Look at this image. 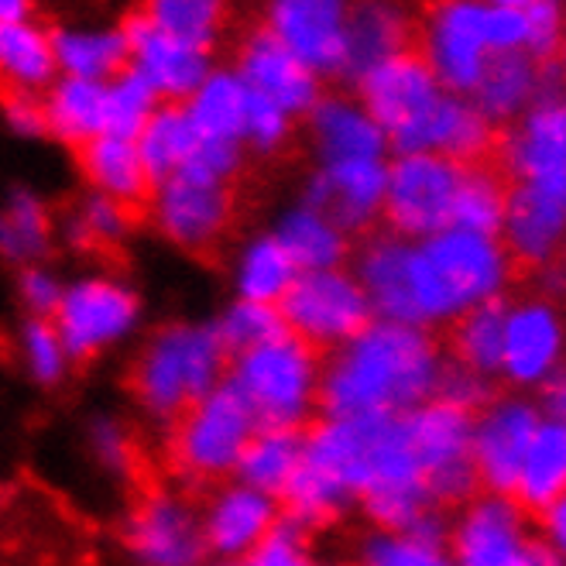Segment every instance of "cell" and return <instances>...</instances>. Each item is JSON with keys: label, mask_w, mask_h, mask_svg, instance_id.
<instances>
[{"label": "cell", "mask_w": 566, "mask_h": 566, "mask_svg": "<svg viewBox=\"0 0 566 566\" xmlns=\"http://www.w3.org/2000/svg\"><path fill=\"white\" fill-rule=\"evenodd\" d=\"M388 161H333L316 165L303 186L298 203L319 210L333 220L347 238L371 234L381 220Z\"/></svg>", "instance_id": "44dd1931"}, {"label": "cell", "mask_w": 566, "mask_h": 566, "mask_svg": "<svg viewBox=\"0 0 566 566\" xmlns=\"http://www.w3.org/2000/svg\"><path fill=\"white\" fill-rule=\"evenodd\" d=\"M532 528H536V536L549 549L563 553L566 549V497H563V502H553L549 509L532 515Z\"/></svg>", "instance_id": "6f0895ef"}, {"label": "cell", "mask_w": 566, "mask_h": 566, "mask_svg": "<svg viewBox=\"0 0 566 566\" xmlns=\"http://www.w3.org/2000/svg\"><path fill=\"white\" fill-rule=\"evenodd\" d=\"M0 107H4V124H8L11 135L28 138V142L49 138L45 107H42V96L39 93H4Z\"/></svg>", "instance_id": "9f6ffc18"}, {"label": "cell", "mask_w": 566, "mask_h": 566, "mask_svg": "<svg viewBox=\"0 0 566 566\" xmlns=\"http://www.w3.org/2000/svg\"><path fill=\"white\" fill-rule=\"evenodd\" d=\"M319 165L333 161H388V142L375 117L354 93H323L306 117Z\"/></svg>", "instance_id": "4316f807"}, {"label": "cell", "mask_w": 566, "mask_h": 566, "mask_svg": "<svg viewBox=\"0 0 566 566\" xmlns=\"http://www.w3.org/2000/svg\"><path fill=\"white\" fill-rule=\"evenodd\" d=\"M566 497V419H543L515 478L512 502L536 515Z\"/></svg>", "instance_id": "d6a6232c"}, {"label": "cell", "mask_w": 566, "mask_h": 566, "mask_svg": "<svg viewBox=\"0 0 566 566\" xmlns=\"http://www.w3.org/2000/svg\"><path fill=\"white\" fill-rule=\"evenodd\" d=\"M76 158H80V172L93 192L111 196L130 210H142L148 203L155 182L138 155L135 138L99 135L83 148H76Z\"/></svg>", "instance_id": "f1b7e54d"}, {"label": "cell", "mask_w": 566, "mask_h": 566, "mask_svg": "<svg viewBox=\"0 0 566 566\" xmlns=\"http://www.w3.org/2000/svg\"><path fill=\"white\" fill-rule=\"evenodd\" d=\"M282 518L279 497L261 494L241 481H223L210 491L207 505L199 509V525L210 559L241 563Z\"/></svg>", "instance_id": "cb8c5ba5"}, {"label": "cell", "mask_w": 566, "mask_h": 566, "mask_svg": "<svg viewBox=\"0 0 566 566\" xmlns=\"http://www.w3.org/2000/svg\"><path fill=\"white\" fill-rule=\"evenodd\" d=\"M443 360L437 333L371 319L354 340L323 357L319 416L371 419L412 412L437 398Z\"/></svg>", "instance_id": "6da1fadb"}, {"label": "cell", "mask_w": 566, "mask_h": 566, "mask_svg": "<svg viewBox=\"0 0 566 566\" xmlns=\"http://www.w3.org/2000/svg\"><path fill=\"white\" fill-rule=\"evenodd\" d=\"M494 145L497 127L474 107V99L447 93L437 117H432L426 151L443 155L457 165H478L494 155Z\"/></svg>", "instance_id": "d590c367"}, {"label": "cell", "mask_w": 566, "mask_h": 566, "mask_svg": "<svg viewBox=\"0 0 566 566\" xmlns=\"http://www.w3.org/2000/svg\"><path fill=\"white\" fill-rule=\"evenodd\" d=\"M230 354L213 323L176 319L158 326L130 360V395L142 416L169 429L192 402L227 378Z\"/></svg>", "instance_id": "277c9868"}, {"label": "cell", "mask_w": 566, "mask_h": 566, "mask_svg": "<svg viewBox=\"0 0 566 566\" xmlns=\"http://www.w3.org/2000/svg\"><path fill=\"white\" fill-rule=\"evenodd\" d=\"M525 52V8L432 0L419 18L416 55L447 93L471 96L491 55Z\"/></svg>", "instance_id": "5b68a950"}, {"label": "cell", "mask_w": 566, "mask_h": 566, "mask_svg": "<svg viewBox=\"0 0 566 566\" xmlns=\"http://www.w3.org/2000/svg\"><path fill=\"white\" fill-rule=\"evenodd\" d=\"M497 241L505 244L515 269L532 275L556 264L566 241V179L509 182Z\"/></svg>", "instance_id": "d6986e66"}, {"label": "cell", "mask_w": 566, "mask_h": 566, "mask_svg": "<svg viewBox=\"0 0 566 566\" xmlns=\"http://www.w3.org/2000/svg\"><path fill=\"white\" fill-rule=\"evenodd\" d=\"M463 165L432 155H395L388 161L385 179V203L381 220L385 230L406 241H426L450 227L453 220V196L460 186Z\"/></svg>", "instance_id": "9a60e30c"}, {"label": "cell", "mask_w": 566, "mask_h": 566, "mask_svg": "<svg viewBox=\"0 0 566 566\" xmlns=\"http://www.w3.org/2000/svg\"><path fill=\"white\" fill-rule=\"evenodd\" d=\"M135 210L111 196L86 192L80 203L62 217L59 241L70 251H114L135 234Z\"/></svg>", "instance_id": "60d3db41"}, {"label": "cell", "mask_w": 566, "mask_h": 566, "mask_svg": "<svg viewBox=\"0 0 566 566\" xmlns=\"http://www.w3.org/2000/svg\"><path fill=\"white\" fill-rule=\"evenodd\" d=\"M505 303H484L474 306L463 316H457L447 329H450V340H447V357L460 368H468L488 381L497 385V371H502V329H505Z\"/></svg>", "instance_id": "ab89813d"}, {"label": "cell", "mask_w": 566, "mask_h": 566, "mask_svg": "<svg viewBox=\"0 0 566 566\" xmlns=\"http://www.w3.org/2000/svg\"><path fill=\"white\" fill-rule=\"evenodd\" d=\"M515 261L488 234L447 227L412 241V310L419 329H447L474 306L502 303L515 285Z\"/></svg>", "instance_id": "7a4b0ae2"}, {"label": "cell", "mask_w": 566, "mask_h": 566, "mask_svg": "<svg viewBox=\"0 0 566 566\" xmlns=\"http://www.w3.org/2000/svg\"><path fill=\"white\" fill-rule=\"evenodd\" d=\"M323 357L282 333L279 340L234 354L227 364V385L234 388L258 429L306 432L319 419Z\"/></svg>", "instance_id": "8992f818"}, {"label": "cell", "mask_w": 566, "mask_h": 566, "mask_svg": "<svg viewBox=\"0 0 566 566\" xmlns=\"http://www.w3.org/2000/svg\"><path fill=\"white\" fill-rule=\"evenodd\" d=\"M313 566H354V563H344V559H316Z\"/></svg>", "instance_id": "6125c7cd"}, {"label": "cell", "mask_w": 566, "mask_h": 566, "mask_svg": "<svg viewBox=\"0 0 566 566\" xmlns=\"http://www.w3.org/2000/svg\"><path fill=\"white\" fill-rule=\"evenodd\" d=\"M292 127H295V120L285 111H279L272 99L251 93L248 114H244V127H241V145L251 155L272 158V155H279L292 142Z\"/></svg>", "instance_id": "f907efd6"}, {"label": "cell", "mask_w": 566, "mask_h": 566, "mask_svg": "<svg viewBox=\"0 0 566 566\" xmlns=\"http://www.w3.org/2000/svg\"><path fill=\"white\" fill-rule=\"evenodd\" d=\"M138 155L145 161V169L151 182H161L176 172H182L196 145H199V130L186 111V104H158L155 114L145 120L138 130Z\"/></svg>", "instance_id": "f35d334b"}, {"label": "cell", "mask_w": 566, "mask_h": 566, "mask_svg": "<svg viewBox=\"0 0 566 566\" xmlns=\"http://www.w3.org/2000/svg\"><path fill=\"white\" fill-rule=\"evenodd\" d=\"M14 350H18V360H21V371L28 375L31 385L59 388L65 378H70L73 360H70V354H65L52 319L24 316L21 326H18V337H14Z\"/></svg>", "instance_id": "f6af8a7d"}, {"label": "cell", "mask_w": 566, "mask_h": 566, "mask_svg": "<svg viewBox=\"0 0 566 566\" xmlns=\"http://www.w3.org/2000/svg\"><path fill=\"white\" fill-rule=\"evenodd\" d=\"M86 450H90V460L111 481H135L138 460H142L138 443L117 416L99 412L86 422Z\"/></svg>", "instance_id": "c3c4849f"}, {"label": "cell", "mask_w": 566, "mask_h": 566, "mask_svg": "<svg viewBox=\"0 0 566 566\" xmlns=\"http://www.w3.org/2000/svg\"><path fill=\"white\" fill-rule=\"evenodd\" d=\"M429 502L422 484L419 460L402 416H375L371 419V450H368V484L357 497V512L381 532H409L426 512Z\"/></svg>", "instance_id": "8fae6325"}, {"label": "cell", "mask_w": 566, "mask_h": 566, "mask_svg": "<svg viewBox=\"0 0 566 566\" xmlns=\"http://www.w3.org/2000/svg\"><path fill=\"white\" fill-rule=\"evenodd\" d=\"M563 49V0H532L525 8V52L532 59H556Z\"/></svg>", "instance_id": "db71d44e"}, {"label": "cell", "mask_w": 566, "mask_h": 566, "mask_svg": "<svg viewBox=\"0 0 566 566\" xmlns=\"http://www.w3.org/2000/svg\"><path fill=\"white\" fill-rule=\"evenodd\" d=\"M62 289H65V279L55 269H49L45 261L18 269L14 292H18V303H21L24 316H31V319H52L59 298H62Z\"/></svg>", "instance_id": "f5cc1de1"}, {"label": "cell", "mask_w": 566, "mask_h": 566, "mask_svg": "<svg viewBox=\"0 0 566 566\" xmlns=\"http://www.w3.org/2000/svg\"><path fill=\"white\" fill-rule=\"evenodd\" d=\"M223 350L234 357L251 347H261L269 340H279L285 333L279 306H264V303H248V298H234L217 319H210Z\"/></svg>", "instance_id": "bcb514c9"}, {"label": "cell", "mask_w": 566, "mask_h": 566, "mask_svg": "<svg viewBox=\"0 0 566 566\" xmlns=\"http://www.w3.org/2000/svg\"><path fill=\"white\" fill-rule=\"evenodd\" d=\"M471 99L494 127H509L543 99V62L528 52L491 55Z\"/></svg>", "instance_id": "83f0119b"}, {"label": "cell", "mask_w": 566, "mask_h": 566, "mask_svg": "<svg viewBox=\"0 0 566 566\" xmlns=\"http://www.w3.org/2000/svg\"><path fill=\"white\" fill-rule=\"evenodd\" d=\"M447 549L453 566H563V553L536 536L532 515L512 497L488 491L457 509Z\"/></svg>", "instance_id": "9c48e42d"}, {"label": "cell", "mask_w": 566, "mask_h": 566, "mask_svg": "<svg viewBox=\"0 0 566 566\" xmlns=\"http://www.w3.org/2000/svg\"><path fill=\"white\" fill-rule=\"evenodd\" d=\"M532 398H536L543 419H563L566 416V375H559L549 385H543Z\"/></svg>", "instance_id": "680465c9"}, {"label": "cell", "mask_w": 566, "mask_h": 566, "mask_svg": "<svg viewBox=\"0 0 566 566\" xmlns=\"http://www.w3.org/2000/svg\"><path fill=\"white\" fill-rule=\"evenodd\" d=\"M471 426L474 416L447 402H426L406 412V429L422 471L429 502L440 512L460 509L481 491L471 460Z\"/></svg>", "instance_id": "5bb4252c"}, {"label": "cell", "mask_w": 566, "mask_h": 566, "mask_svg": "<svg viewBox=\"0 0 566 566\" xmlns=\"http://www.w3.org/2000/svg\"><path fill=\"white\" fill-rule=\"evenodd\" d=\"M275 241L289 254V261L298 272H329V269H347L354 254V238L326 220L319 210L306 203H292L272 227Z\"/></svg>", "instance_id": "f546056e"}, {"label": "cell", "mask_w": 566, "mask_h": 566, "mask_svg": "<svg viewBox=\"0 0 566 566\" xmlns=\"http://www.w3.org/2000/svg\"><path fill=\"white\" fill-rule=\"evenodd\" d=\"M285 333L295 340L313 347L319 357L333 354L354 340L368 326L371 306L360 282L350 269H329V272H298L292 289L279 303Z\"/></svg>", "instance_id": "4fadbf2b"}, {"label": "cell", "mask_w": 566, "mask_h": 566, "mask_svg": "<svg viewBox=\"0 0 566 566\" xmlns=\"http://www.w3.org/2000/svg\"><path fill=\"white\" fill-rule=\"evenodd\" d=\"M45 107V127L49 138L83 148L86 142L107 135V86L73 80V76H55V83L42 93Z\"/></svg>", "instance_id": "1f68e13d"}, {"label": "cell", "mask_w": 566, "mask_h": 566, "mask_svg": "<svg viewBox=\"0 0 566 566\" xmlns=\"http://www.w3.org/2000/svg\"><path fill=\"white\" fill-rule=\"evenodd\" d=\"M354 90L364 111L381 127L391 155L426 151L432 117H437L447 90L426 70L416 49L375 65L354 83Z\"/></svg>", "instance_id": "30bf717a"}, {"label": "cell", "mask_w": 566, "mask_h": 566, "mask_svg": "<svg viewBox=\"0 0 566 566\" xmlns=\"http://www.w3.org/2000/svg\"><path fill=\"white\" fill-rule=\"evenodd\" d=\"M31 4H35V0H0V21L31 18Z\"/></svg>", "instance_id": "91938a15"}, {"label": "cell", "mask_w": 566, "mask_h": 566, "mask_svg": "<svg viewBox=\"0 0 566 566\" xmlns=\"http://www.w3.org/2000/svg\"><path fill=\"white\" fill-rule=\"evenodd\" d=\"M230 0H142L138 14L186 45L213 52Z\"/></svg>", "instance_id": "ee69618b"}, {"label": "cell", "mask_w": 566, "mask_h": 566, "mask_svg": "<svg viewBox=\"0 0 566 566\" xmlns=\"http://www.w3.org/2000/svg\"><path fill=\"white\" fill-rule=\"evenodd\" d=\"M354 566H453V559L440 539H422L416 532L371 528V536L357 546Z\"/></svg>", "instance_id": "7dc6e473"}, {"label": "cell", "mask_w": 566, "mask_h": 566, "mask_svg": "<svg viewBox=\"0 0 566 566\" xmlns=\"http://www.w3.org/2000/svg\"><path fill=\"white\" fill-rule=\"evenodd\" d=\"M313 532H306L292 518H279L275 528L264 536L241 566H313Z\"/></svg>", "instance_id": "816d5d0a"}, {"label": "cell", "mask_w": 566, "mask_h": 566, "mask_svg": "<svg viewBox=\"0 0 566 566\" xmlns=\"http://www.w3.org/2000/svg\"><path fill=\"white\" fill-rule=\"evenodd\" d=\"M539 426H543V412L536 406V398L522 391H494L491 402L474 412L471 460L481 491L512 497L525 450Z\"/></svg>", "instance_id": "ac0fdd59"}, {"label": "cell", "mask_w": 566, "mask_h": 566, "mask_svg": "<svg viewBox=\"0 0 566 566\" xmlns=\"http://www.w3.org/2000/svg\"><path fill=\"white\" fill-rule=\"evenodd\" d=\"M104 86H107V135L138 138V130L145 127V120L161 104L158 93L135 70H130V65H127V70H120L114 80H107Z\"/></svg>", "instance_id": "681fc988"}, {"label": "cell", "mask_w": 566, "mask_h": 566, "mask_svg": "<svg viewBox=\"0 0 566 566\" xmlns=\"http://www.w3.org/2000/svg\"><path fill=\"white\" fill-rule=\"evenodd\" d=\"M497 385L460 368V364H453L450 357L443 360V371H440V385H437V402H447L453 409H463V412H478L481 406H488L494 398Z\"/></svg>", "instance_id": "11a10c76"}, {"label": "cell", "mask_w": 566, "mask_h": 566, "mask_svg": "<svg viewBox=\"0 0 566 566\" xmlns=\"http://www.w3.org/2000/svg\"><path fill=\"white\" fill-rule=\"evenodd\" d=\"M563 354L566 326L556 298L528 292L505 303L502 371H497V381L509 385L512 391L536 395L543 385L563 375Z\"/></svg>", "instance_id": "e0dca14e"}, {"label": "cell", "mask_w": 566, "mask_h": 566, "mask_svg": "<svg viewBox=\"0 0 566 566\" xmlns=\"http://www.w3.org/2000/svg\"><path fill=\"white\" fill-rule=\"evenodd\" d=\"M55 244V220L45 199L28 189L14 186L4 203H0V261L28 269V264H42Z\"/></svg>", "instance_id": "e575fe53"}, {"label": "cell", "mask_w": 566, "mask_h": 566, "mask_svg": "<svg viewBox=\"0 0 566 566\" xmlns=\"http://www.w3.org/2000/svg\"><path fill=\"white\" fill-rule=\"evenodd\" d=\"M148 220L172 248L186 254H210L234 227V186L213 182L196 172H176L151 186Z\"/></svg>", "instance_id": "2e32d148"}, {"label": "cell", "mask_w": 566, "mask_h": 566, "mask_svg": "<svg viewBox=\"0 0 566 566\" xmlns=\"http://www.w3.org/2000/svg\"><path fill=\"white\" fill-rule=\"evenodd\" d=\"M49 35L59 76L107 83L127 70V39L120 24H65Z\"/></svg>", "instance_id": "4dcf8cb0"}, {"label": "cell", "mask_w": 566, "mask_h": 566, "mask_svg": "<svg viewBox=\"0 0 566 566\" xmlns=\"http://www.w3.org/2000/svg\"><path fill=\"white\" fill-rule=\"evenodd\" d=\"M481 4H491V8H528L532 0H481Z\"/></svg>", "instance_id": "94428289"}, {"label": "cell", "mask_w": 566, "mask_h": 566, "mask_svg": "<svg viewBox=\"0 0 566 566\" xmlns=\"http://www.w3.org/2000/svg\"><path fill=\"white\" fill-rule=\"evenodd\" d=\"M145 319L142 292L120 275L86 272L65 282L52 326L73 364H86L124 347Z\"/></svg>", "instance_id": "ba28073f"}, {"label": "cell", "mask_w": 566, "mask_h": 566, "mask_svg": "<svg viewBox=\"0 0 566 566\" xmlns=\"http://www.w3.org/2000/svg\"><path fill=\"white\" fill-rule=\"evenodd\" d=\"M497 172L509 182L566 179V104L539 99L497 135Z\"/></svg>", "instance_id": "603a6c76"}, {"label": "cell", "mask_w": 566, "mask_h": 566, "mask_svg": "<svg viewBox=\"0 0 566 566\" xmlns=\"http://www.w3.org/2000/svg\"><path fill=\"white\" fill-rule=\"evenodd\" d=\"M419 18L409 0H350L340 80L357 83L375 65L416 49Z\"/></svg>", "instance_id": "484cf974"}, {"label": "cell", "mask_w": 566, "mask_h": 566, "mask_svg": "<svg viewBox=\"0 0 566 566\" xmlns=\"http://www.w3.org/2000/svg\"><path fill=\"white\" fill-rule=\"evenodd\" d=\"M295 275L298 269L289 261V254L282 251L272 230L251 234L238 248L234 261H230V282H234L238 298H248V303L279 306L282 295L292 289Z\"/></svg>", "instance_id": "74e56055"}, {"label": "cell", "mask_w": 566, "mask_h": 566, "mask_svg": "<svg viewBox=\"0 0 566 566\" xmlns=\"http://www.w3.org/2000/svg\"><path fill=\"white\" fill-rule=\"evenodd\" d=\"M199 566H241V563H230V559H207V563H199Z\"/></svg>", "instance_id": "be15d7a7"}, {"label": "cell", "mask_w": 566, "mask_h": 566, "mask_svg": "<svg viewBox=\"0 0 566 566\" xmlns=\"http://www.w3.org/2000/svg\"><path fill=\"white\" fill-rule=\"evenodd\" d=\"M120 28L127 39V65L158 93L161 104H186L213 70V52L165 35L138 11Z\"/></svg>", "instance_id": "7402d4cb"}, {"label": "cell", "mask_w": 566, "mask_h": 566, "mask_svg": "<svg viewBox=\"0 0 566 566\" xmlns=\"http://www.w3.org/2000/svg\"><path fill=\"white\" fill-rule=\"evenodd\" d=\"M52 35L31 18L0 21V86L4 93H45L55 83Z\"/></svg>", "instance_id": "836d02e7"}, {"label": "cell", "mask_w": 566, "mask_h": 566, "mask_svg": "<svg viewBox=\"0 0 566 566\" xmlns=\"http://www.w3.org/2000/svg\"><path fill=\"white\" fill-rule=\"evenodd\" d=\"M251 90L238 76L234 65H213L210 76L196 86V93L186 99V111L199 130V138L213 142H238L241 145V127L248 114Z\"/></svg>", "instance_id": "8d00e7d4"}, {"label": "cell", "mask_w": 566, "mask_h": 566, "mask_svg": "<svg viewBox=\"0 0 566 566\" xmlns=\"http://www.w3.org/2000/svg\"><path fill=\"white\" fill-rule=\"evenodd\" d=\"M371 419L319 416L303 432V457L279 497L285 518L319 532L357 512V497L368 484Z\"/></svg>", "instance_id": "3957f363"}, {"label": "cell", "mask_w": 566, "mask_h": 566, "mask_svg": "<svg viewBox=\"0 0 566 566\" xmlns=\"http://www.w3.org/2000/svg\"><path fill=\"white\" fill-rule=\"evenodd\" d=\"M254 416L248 412L244 398L220 381L210 395L192 402L172 426L165 457L172 474L186 484H223L234 478L238 460L254 437Z\"/></svg>", "instance_id": "52a82bcc"}, {"label": "cell", "mask_w": 566, "mask_h": 566, "mask_svg": "<svg viewBox=\"0 0 566 566\" xmlns=\"http://www.w3.org/2000/svg\"><path fill=\"white\" fill-rule=\"evenodd\" d=\"M117 546L127 566H199L207 539L199 509L182 488H148L120 518Z\"/></svg>", "instance_id": "7c38bea8"}, {"label": "cell", "mask_w": 566, "mask_h": 566, "mask_svg": "<svg viewBox=\"0 0 566 566\" xmlns=\"http://www.w3.org/2000/svg\"><path fill=\"white\" fill-rule=\"evenodd\" d=\"M298 457H303V432L295 429H254V437L248 440L238 468H234V481L282 497V491L289 488Z\"/></svg>", "instance_id": "b9f144b4"}, {"label": "cell", "mask_w": 566, "mask_h": 566, "mask_svg": "<svg viewBox=\"0 0 566 566\" xmlns=\"http://www.w3.org/2000/svg\"><path fill=\"white\" fill-rule=\"evenodd\" d=\"M234 70L251 93L272 99L292 120H306L323 96V80L306 70L285 45H279L264 28H254L244 35Z\"/></svg>", "instance_id": "d4e9b609"}, {"label": "cell", "mask_w": 566, "mask_h": 566, "mask_svg": "<svg viewBox=\"0 0 566 566\" xmlns=\"http://www.w3.org/2000/svg\"><path fill=\"white\" fill-rule=\"evenodd\" d=\"M505 199H509V179L497 172V165H491V161L463 165L460 186L453 196L450 227L497 238L502 234V220H505Z\"/></svg>", "instance_id": "7bdbcfd3"}, {"label": "cell", "mask_w": 566, "mask_h": 566, "mask_svg": "<svg viewBox=\"0 0 566 566\" xmlns=\"http://www.w3.org/2000/svg\"><path fill=\"white\" fill-rule=\"evenodd\" d=\"M350 0H264V31L319 80H340Z\"/></svg>", "instance_id": "ffe728a7"}]
</instances>
